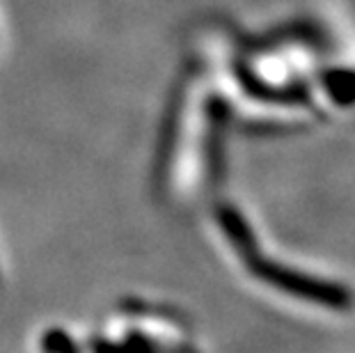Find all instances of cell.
I'll return each instance as SVG.
<instances>
[{"mask_svg": "<svg viewBox=\"0 0 355 353\" xmlns=\"http://www.w3.org/2000/svg\"><path fill=\"white\" fill-rule=\"evenodd\" d=\"M254 273L259 275L263 282H268L270 287L284 291V294L307 300V303L321 305V307H330V310H346V307H351L353 303V294L344 284L319 280V277L300 273L296 268L277 264V261H270V259L254 261Z\"/></svg>", "mask_w": 355, "mask_h": 353, "instance_id": "cell-1", "label": "cell"}, {"mask_svg": "<svg viewBox=\"0 0 355 353\" xmlns=\"http://www.w3.org/2000/svg\"><path fill=\"white\" fill-rule=\"evenodd\" d=\"M323 87H326L330 99L339 106H353L355 103V71L330 69L323 76Z\"/></svg>", "mask_w": 355, "mask_h": 353, "instance_id": "cell-2", "label": "cell"}]
</instances>
